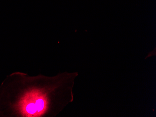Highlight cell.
<instances>
[{"label":"cell","mask_w":156,"mask_h":117,"mask_svg":"<svg viewBox=\"0 0 156 117\" xmlns=\"http://www.w3.org/2000/svg\"><path fill=\"white\" fill-rule=\"evenodd\" d=\"M26 111L29 113L33 114L36 112L37 110L36 106L35 105V104L31 103L27 105V107H26Z\"/></svg>","instance_id":"1"},{"label":"cell","mask_w":156,"mask_h":117,"mask_svg":"<svg viewBox=\"0 0 156 117\" xmlns=\"http://www.w3.org/2000/svg\"><path fill=\"white\" fill-rule=\"evenodd\" d=\"M35 105L36 106L37 111H41L44 107V101L42 99H38L35 104Z\"/></svg>","instance_id":"2"}]
</instances>
